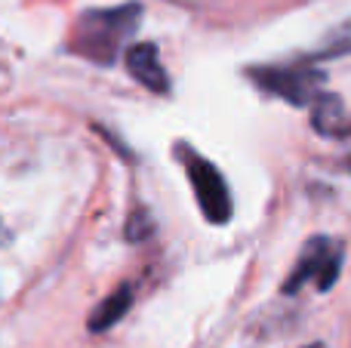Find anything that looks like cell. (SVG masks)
<instances>
[{"instance_id":"cell-1","label":"cell","mask_w":351,"mask_h":348,"mask_svg":"<svg viewBox=\"0 0 351 348\" xmlns=\"http://www.w3.org/2000/svg\"><path fill=\"white\" fill-rule=\"evenodd\" d=\"M142 18L139 3L108 6V10H86L77 18L71 34V49L96 65H114L117 55L136 34V25Z\"/></svg>"},{"instance_id":"cell-2","label":"cell","mask_w":351,"mask_h":348,"mask_svg":"<svg viewBox=\"0 0 351 348\" xmlns=\"http://www.w3.org/2000/svg\"><path fill=\"white\" fill-rule=\"evenodd\" d=\"M179 160L185 164L188 182H191L194 195H197L200 213L213 222V225H225L234 213V203H231V191L225 176L216 170V164H210L206 158H200L194 148L179 145Z\"/></svg>"},{"instance_id":"cell-3","label":"cell","mask_w":351,"mask_h":348,"mask_svg":"<svg viewBox=\"0 0 351 348\" xmlns=\"http://www.w3.org/2000/svg\"><path fill=\"white\" fill-rule=\"evenodd\" d=\"M342 271V244H336L333 238H311L299 253V262L293 265L290 277L284 281V293L293 296L305 287L308 281L317 284L321 293H327Z\"/></svg>"},{"instance_id":"cell-4","label":"cell","mask_w":351,"mask_h":348,"mask_svg":"<svg viewBox=\"0 0 351 348\" xmlns=\"http://www.w3.org/2000/svg\"><path fill=\"white\" fill-rule=\"evenodd\" d=\"M256 86H262L265 92L284 99L290 105H311L321 96L324 74L317 68L293 65V68H253L250 71Z\"/></svg>"},{"instance_id":"cell-5","label":"cell","mask_w":351,"mask_h":348,"mask_svg":"<svg viewBox=\"0 0 351 348\" xmlns=\"http://www.w3.org/2000/svg\"><path fill=\"white\" fill-rule=\"evenodd\" d=\"M123 62H127V71L133 74L145 90H152V92L170 90V74H167V68L160 65V55H158V47H154V43H136V47H130L127 55H123Z\"/></svg>"},{"instance_id":"cell-6","label":"cell","mask_w":351,"mask_h":348,"mask_svg":"<svg viewBox=\"0 0 351 348\" xmlns=\"http://www.w3.org/2000/svg\"><path fill=\"white\" fill-rule=\"evenodd\" d=\"M311 123L321 136H346L348 133V114H346V105H342L339 96L333 92H321V96L311 102Z\"/></svg>"},{"instance_id":"cell-7","label":"cell","mask_w":351,"mask_h":348,"mask_svg":"<svg viewBox=\"0 0 351 348\" xmlns=\"http://www.w3.org/2000/svg\"><path fill=\"white\" fill-rule=\"evenodd\" d=\"M130 306H133V287H130V284H121V287H117L108 299H102V306L90 314V324L86 327H90L93 333L111 330V327L130 312Z\"/></svg>"},{"instance_id":"cell-8","label":"cell","mask_w":351,"mask_h":348,"mask_svg":"<svg viewBox=\"0 0 351 348\" xmlns=\"http://www.w3.org/2000/svg\"><path fill=\"white\" fill-rule=\"evenodd\" d=\"M339 55H351V18L324 37V43L311 53V59H339Z\"/></svg>"},{"instance_id":"cell-9","label":"cell","mask_w":351,"mask_h":348,"mask_svg":"<svg viewBox=\"0 0 351 348\" xmlns=\"http://www.w3.org/2000/svg\"><path fill=\"white\" fill-rule=\"evenodd\" d=\"M0 240H6V232H3V228H0Z\"/></svg>"},{"instance_id":"cell-10","label":"cell","mask_w":351,"mask_h":348,"mask_svg":"<svg viewBox=\"0 0 351 348\" xmlns=\"http://www.w3.org/2000/svg\"><path fill=\"white\" fill-rule=\"evenodd\" d=\"M308 348H324V345H308Z\"/></svg>"}]
</instances>
